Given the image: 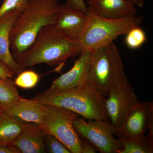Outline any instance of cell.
Masks as SVG:
<instances>
[{
  "label": "cell",
  "instance_id": "cell-1",
  "mask_svg": "<svg viewBox=\"0 0 153 153\" xmlns=\"http://www.w3.org/2000/svg\"><path fill=\"white\" fill-rule=\"evenodd\" d=\"M81 52L78 41L68 38L49 25L41 30L32 45L15 60L23 70L42 63L60 64Z\"/></svg>",
  "mask_w": 153,
  "mask_h": 153
},
{
  "label": "cell",
  "instance_id": "cell-2",
  "mask_svg": "<svg viewBox=\"0 0 153 153\" xmlns=\"http://www.w3.org/2000/svg\"><path fill=\"white\" fill-rule=\"evenodd\" d=\"M59 7L58 0H30L11 31L10 47L14 59L32 45L43 28L54 24Z\"/></svg>",
  "mask_w": 153,
  "mask_h": 153
},
{
  "label": "cell",
  "instance_id": "cell-3",
  "mask_svg": "<svg viewBox=\"0 0 153 153\" xmlns=\"http://www.w3.org/2000/svg\"><path fill=\"white\" fill-rule=\"evenodd\" d=\"M33 98L45 105L71 111L88 120L110 121L105 108V97L88 82L80 87L38 94Z\"/></svg>",
  "mask_w": 153,
  "mask_h": 153
},
{
  "label": "cell",
  "instance_id": "cell-4",
  "mask_svg": "<svg viewBox=\"0 0 153 153\" xmlns=\"http://www.w3.org/2000/svg\"><path fill=\"white\" fill-rule=\"evenodd\" d=\"M128 80L119 51L113 42L94 49L88 82L105 97Z\"/></svg>",
  "mask_w": 153,
  "mask_h": 153
},
{
  "label": "cell",
  "instance_id": "cell-5",
  "mask_svg": "<svg viewBox=\"0 0 153 153\" xmlns=\"http://www.w3.org/2000/svg\"><path fill=\"white\" fill-rule=\"evenodd\" d=\"M87 14L89 16L88 24L78 41L82 51L84 49L93 50L113 42L118 36L125 35L132 28L140 26L142 22V17L136 15L107 19L98 16L88 8Z\"/></svg>",
  "mask_w": 153,
  "mask_h": 153
},
{
  "label": "cell",
  "instance_id": "cell-6",
  "mask_svg": "<svg viewBox=\"0 0 153 153\" xmlns=\"http://www.w3.org/2000/svg\"><path fill=\"white\" fill-rule=\"evenodd\" d=\"M78 115L71 111L45 105L42 127L47 134L52 135L60 140L71 153H82L83 138L74 128V122Z\"/></svg>",
  "mask_w": 153,
  "mask_h": 153
},
{
  "label": "cell",
  "instance_id": "cell-7",
  "mask_svg": "<svg viewBox=\"0 0 153 153\" xmlns=\"http://www.w3.org/2000/svg\"><path fill=\"white\" fill-rule=\"evenodd\" d=\"M76 118L74 126L77 133L95 146L102 153H118L123 149L120 140L115 138L117 130L109 122Z\"/></svg>",
  "mask_w": 153,
  "mask_h": 153
},
{
  "label": "cell",
  "instance_id": "cell-8",
  "mask_svg": "<svg viewBox=\"0 0 153 153\" xmlns=\"http://www.w3.org/2000/svg\"><path fill=\"white\" fill-rule=\"evenodd\" d=\"M147 135L153 139V102H139L127 114L116 134L118 138L140 139Z\"/></svg>",
  "mask_w": 153,
  "mask_h": 153
},
{
  "label": "cell",
  "instance_id": "cell-9",
  "mask_svg": "<svg viewBox=\"0 0 153 153\" xmlns=\"http://www.w3.org/2000/svg\"><path fill=\"white\" fill-rule=\"evenodd\" d=\"M139 102L128 80L110 91L105 97V108L111 123L117 130L129 111Z\"/></svg>",
  "mask_w": 153,
  "mask_h": 153
},
{
  "label": "cell",
  "instance_id": "cell-10",
  "mask_svg": "<svg viewBox=\"0 0 153 153\" xmlns=\"http://www.w3.org/2000/svg\"><path fill=\"white\" fill-rule=\"evenodd\" d=\"M93 50L84 49L74 60L70 70L55 78L50 87L44 92H55L72 88L80 87L88 82Z\"/></svg>",
  "mask_w": 153,
  "mask_h": 153
},
{
  "label": "cell",
  "instance_id": "cell-11",
  "mask_svg": "<svg viewBox=\"0 0 153 153\" xmlns=\"http://www.w3.org/2000/svg\"><path fill=\"white\" fill-rule=\"evenodd\" d=\"M88 21L87 13L74 10L66 4H60L53 25L66 37L79 41L85 32Z\"/></svg>",
  "mask_w": 153,
  "mask_h": 153
},
{
  "label": "cell",
  "instance_id": "cell-12",
  "mask_svg": "<svg viewBox=\"0 0 153 153\" xmlns=\"http://www.w3.org/2000/svg\"><path fill=\"white\" fill-rule=\"evenodd\" d=\"M88 7L105 19H116L136 15L135 6L126 0H88Z\"/></svg>",
  "mask_w": 153,
  "mask_h": 153
},
{
  "label": "cell",
  "instance_id": "cell-13",
  "mask_svg": "<svg viewBox=\"0 0 153 153\" xmlns=\"http://www.w3.org/2000/svg\"><path fill=\"white\" fill-rule=\"evenodd\" d=\"M47 135L42 126L26 123L22 133L12 146L18 148L21 153H46L45 143Z\"/></svg>",
  "mask_w": 153,
  "mask_h": 153
},
{
  "label": "cell",
  "instance_id": "cell-14",
  "mask_svg": "<svg viewBox=\"0 0 153 153\" xmlns=\"http://www.w3.org/2000/svg\"><path fill=\"white\" fill-rule=\"evenodd\" d=\"M20 13L19 11H13L0 19V60L8 66L16 75L23 70L11 53L10 35L14 22Z\"/></svg>",
  "mask_w": 153,
  "mask_h": 153
},
{
  "label": "cell",
  "instance_id": "cell-15",
  "mask_svg": "<svg viewBox=\"0 0 153 153\" xmlns=\"http://www.w3.org/2000/svg\"><path fill=\"white\" fill-rule=\"evenodd\" d=\"M45 105L39 100L33 98L27 99L22 97L4 109L9 114L24 121L42 125Z\"/></svg>",
  "mask_w": 153,
  "mask_h": 153
},
{
  "label": "cell",
  "instance_id": "cell-16",
  "mask_svg": "<svg viewBox=\"0 0 153 153\" xmlns=\"http://www.w3.org/2000/svg\"><path fill=\"white\" fill-rule=\"evenodd\" d=\"M26 123L4 111L0 115V145L12 146L22 133Z\"/></svg>",
  "mask_w": 153,
  "mask_h": 153
},
{
  "label": "cell",
  "instance_id": "cell-17",
  "mask_svg": "<svg viewBox=\"0 0 153 153\" xmlns=\"http://www.w3.org/2000/svg\"><path fill=\"white\" fill-rule=\"evenodd\" d=\"M123 149L118 153H152L153 139L148 135L140 139L118 138Z\"/></svg>",
  "mask_w": 153,
  "mask_h": 153
},
{
  "label": "cell",
  "instance_id": "cell-18",
  "mask_svg": "<svg viewBox=\"0 0 153 153\" xmlns=\"http://www.w3.org/2000/svg\"><path fill=\"white\" fill-rule=\"evenodd\" d=\"M22 97L12 79L0 77V105L4 110Z\"/></svg>",
  "mask_w": 153,
  "mask_h": 153
},
{
  "label": "cell",
  "instance_id": "cell-19",
  "mask_svg": "<svg viewBox=\"0 0 153 153\" xmlns=\"http://www.w3.org/2000/svg\"><path fill=\"white\" fill-rule=\"evenodd\" d=\"M40 75L32 70L22 71L17 75L14 82L16 86L24 89L36 87L40 80Z\"/></svg>",
  "mask_w": 153,
  "mask_h": 153
},
{
  "label": "cell",
  "instance_id": "cell-20",
  "mask_svg": "<svg viewBox=\"0 0 153 153\" xmlns=\"http://www.w3.org/2000/svg\"><path fill=\"white\" fill-rule=\"evenodd\" d=\"M125 35L126 45L130 49H138L147 41L146 33L140 26L132 28Z\"/></svg>",
  "mask_w": 153,
  "mask_h": 153
},
{
  "label": "cell",
  "instance_id": "cell-21",
  "mask_svg": "<svg viewBox=\"0 0 153 153\" xmlns=\"http://www.w3.org/2000/svg\"><path fill=\"white\" fill-rule=\"evenodd\" d=\"M30 0H4L0 7V19L10 12L25 10Z\"/></svg>",
  "mask_w": 153,
  "mask_h": 153
},
{
  "label": "cell",
  "instance_id": "cell-22",
  "mask_svg": "<svg viewBox=\"0 0 153 153\" xmlns=\"http://www.w3.org/2000/svg\"><path fill=\"white\" fill-rule=\"evenodd\" d=\"M47 151L51 153H71L70 150L55 137L48 134L45 138Z\"/></svg>",
  "mask_w": 153,
  "mask_h": 153
},
{
  "label": "cell",
  "instance_id": "cell-23",
  "mask_svg": "<svg viewBox=\"0 0 153 153\" xmlns=\"http://www.w3.org/2000/svg\"><path fill=\"white\" fill-rule=\"evenodd\" d=\"M66 4L74 10L87 13L88 8L84 0H67Z\"/></svg>",
  "mask_w": 153,
  "mask_h": 153
},
{
  "label": "cell",
  "instance_id": "cell-24",
  "mask_svg": "<svg viewBox=\"0 0 153 153\" xmlns=\"http://www.w3.org/2000/svg\"><path fill=\"white\" fill-rule=\"evenodd\" d=\"M15 75L8 66L0 60V77L13 79Z\"/></svg>",
  "mask_w": 153,
  "mask_h": 153
},
{
  "label": "cell",
  "instance_id": "cell-25",
  "mask_svg": "<svg viewBox=\"0 0 153 153\" xmlns=\"http://www.w3.org/2000/svg\"><path fill=\"white\" fill-rule=\"evenodd\" d=\"M0 153H21V152L15 146L0 145Z\"/></svg>",
  "mask_w": 153,
  "mask_h": 153
},
{
  "label": "cell",
  "instance_id": "cell-26",
  "mask_svg": "<svg viewBox=\"0 0 153 153\" xmlns=\"http://www.w3.org/2000/svg\"><path fill=\"white\" fill-rule=\"evenodd\" d=\"M134 6L142 8L144 5V0H126Z\"/></svg>",
  "mask_w": 153,
  "mask_h": 153
},
{
  "label": "cell",
  "instance_id": "cell-27",
  "mask_svg": "<svg viewBox=\"0 0 153 153\" xmlns=\"http://www.w3.org/2000/svg\"><path fill=\"white\" fill-rule=\"evenodd\" d=\"M4 108H3L2 107H1L0 105V115L1 114L4 112Z\"/></svg>",
  "mask_w": 153,
  "mask_h": 153
}]
</instances>
